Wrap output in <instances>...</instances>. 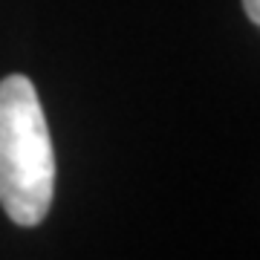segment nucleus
<instances>
[{
    "label": "nucleus",
    "instance_id": "obj_1",
    "mask_svg": "<svg viewBox=\"0 0 260 260\" xmlns=\"http://www.w3.org/2000/svg\"><path fill=\"white\" fill-rule=\"evenodd\" d=\"M55 194L47 116L26 75L0 81V205L18 225L44 223Z\"/></svg>",
    "mask_w": 260,
    "mask_h": 260
},
{
    "label": "nucleus",
    "instance_id": "obj_2",
    "mask_svg": "<svg viewBox=\"0 0 260 260\" xmlns=\"http://www.w3.org/2000/svg\"><path fill=\"white\" fill-rule=\"evenodd\" d=\"M243 9L251 23H260V0H243Z\"/></svg>",
    "mask_w": 260,
    "mask_h": 260
}]
</instances>
